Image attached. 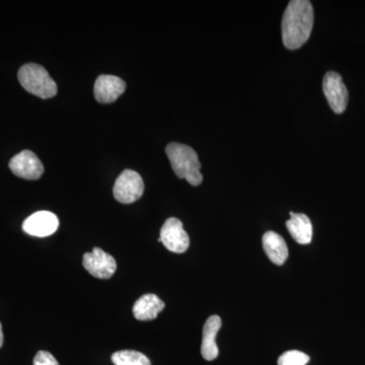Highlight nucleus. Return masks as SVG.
<instances>
[{
  "instance_id": "dca6fc26",
  "label": "nucleus",
  "mask_w": 365,
  "mask_h": 365,
  "mask_svg": "<svg viewBox=\"0 0 365 365\" xmlns=\"http://www.w3.org/2000/svg\"><path fill=\"white\" fill-rule=\"evenodd\" d=\"M309 361V356L306 353L290 350L281 355L278 359V365H307Z\"/></svg>"
},
{
  "instance_id": "9b49d317",
  "label": "nucleus",
  "mask_w": 365,
  "mask_h": 365,
  "mask_svg": "<svg viewBox=\"0 0 365 365\" xmlns=\"http://www.w3.org/2000/svg\"><path fill=\"white\" fill-rule=\"evenodd\" d=\"M222 328V319L218 316H211L206 321L203 327L202 344H201V354L203 359L212 361L217 359L218 347L216 344V336Z\"/></svg>"
},
{
  "instance_id": "20e7f679",
  "label": "nucleus",
  "mask_w": 365,
  "mask_h": 365,
  "mask_svg": "<svg viewBox=\"0 0 365 365\" xmlns=\"http://www.w3.org/2000/svg\"><path fill=\"white\" fill-rule=\"evenodd\" d=\"M144 192L143 178L135 170H125L115 182V199L120 203L130 204L141 198Z\"/></svg>"
},
{
  "instance_id": "0eeeda50",
  "label": "nucleus",
  "mask_w": 365,
  "mask_h": 365,
  "mask_svg": "<svg viewBox=\"0 0 365 365\" xmlns=\"http://www.w3.org/2000/svg\"><path fill=\"white\" fill-rule=\"evenodd\" d=\"M83 265L91 275L98 279H109L117 269L116 260L100 248H93L91 253L83 255Z\"/></svg>"
},
{
  "instance_id": "1a4fd4ad",
  "label": "nucleus",
  "mask_w": 365,
  "mask_h": 365,
  "mask_svg": "<svg viewBox=\"0 0 365 365\" xmlns=\"http://www.w3.org/2000/svg\"><path fill=\"white\" fill-rule=\"evenodd\" d=\"M59 227L58 217L50 211H39L29 216L23 225L26 234L44 237L56 232Z\"/></svg>"
},
{
  "instance_id": "f03ea898",
  "label": "nucleus",
  "mask_w": 365,
  "mask_h": 365,
  "mask_svg": "<svg viewBox=\"0 0 365 365\" xmlns=\"http://www.w3.org/2000/svg\"><path fill=\"white\" fill-rule=\"evenodd\" d=\"M165 153L178 178L186 180L192 186H199L202 182L201 163L193 148L185 144L173 143L167 146Z\"/></svg>"
},
{
  "instance_id": "f3484780",
  "label": "nucleus",
  "mask_w": 365,
  "mask_h": 365,
  "mask_svg": "<svg viewBox=\"0 0 365 365\" xmlns=\"http://www.w3.org/2000/svg\"><path fill=\"white\" fill-rule=\"evenodd\" d=\"M34 365H59V364L51 353L39 351L34 359Z\"/></svg>"
},
{
  "instance_id": "7ed1b4c3",
  "label": "nucleus",
  "mask_w": 365,
  "mask_h": 365,
  "mask_svg": "<svg viewBox=\"0 0 365 365\" xmlns=\"http://www.w3.org/2000/svg\"><path fill=\"white\" fill-rule=\"evenodd\" d=\"M19 81L29 93L41 98L56 96L57 85L44 67L36 63H28L21 67Z\"/></svg>"
},
{
  "instance_id": "f8f14e48",
  "label": "nucleus",
  "mask_w": 365,
  "mask_h": 365,
  "mask_svg": "<svg viewBox=\"0 0 365 365\" xmlns=\"http://www.w3.org/2000/svg\"><path fill=\"white\" fill-rule=\"evenodd\" d=\"M287 227L294 241L300 245H307L313 239V225L311 220L302 213L290 212V220Z\"/></svg>"
},
{
  "instance_id": "ddd939ff",
  "label": "nucleus",
  "mask_w": 365,
  "mask_h": 365,
  "mask_svg": "<svg viewBox=\"0 0 365 365\" xmlns=\"http://www.w3.org/2000/svg\"><path fill=\"white\" fill-rule=\"evenodd\" d=\"M263 249L268 258L276 265H283L288 257L287 242L280 235L267 232L263 235Z\"/></svg>"
},
{
  "instance_id": "9d476101",
  "label": "nucleus",
  "mask_w": 365,
  "mask_h": 365,
  "mask_svg": "<svg viewBox=\"0 0 365 365\" xmlns=\"http://www.w3.org/2000/svg\"><path fill=\"white\" fill-rule=\"evenodd\" d=\"M125 90H126V83L123 79L115 76L103 74L96 81L93 93L98 103L111 104L124 93Z\"/></svg>"
},
{
  "instance_id": "a211bd4d",
  "label": "nucleus",
  "mask_w": 365,
  "mask_h": 365,
  "mask_svg": "<svg viewBox=\"0 0 365 365\" xmlns=\"http://www.w3.org/2000/svg\"><path fill=\"white\" fill-rule=\"evenodd\" d=\"M4 344V332H2L1 324H0V348Z\"/></svg>"
},
{
  "instance_id": "4468645a",
  "label": "nucleus",
  "mask_w": 365,
  "mask_h": 365,
  "mask_svg": "<svg viewBox=\"0 0 365 365\" xmlns=\"http://www.w3.org/2000/svg\"><path fill=\"white\" fill-rule=\"evenodd\" d=\"M165 309V304L155 294H145L137 299L133 307V314L138 321H151Z\"/></svg>"
},
{
  "instance_id": "2eb2a0df",
  "label": "nucleus",
  "mask_w": 365,
  "mask_h": 365,
  "mask_svg": "<svg viewBox=\"0 0 365 365\" xmlns=\"http://www.w3.org/2000/svg\"><path fill=\"white\" fill-rule=\"evenodd\" d=\"M112 361L115 365H151L145 355L134 350L115 352L112 355Z\"/></svg>"
},
{
  "instance_id": "423d86ee",
  "label": "nucleus",
  "mask_w": 365,
  "mask_h": 365,
  "mask_svg": "<svg viewBox=\"0 0 365 365\" xmlns=\"http://www.w3.org/2000/svg\"><path fill=\"white\" fill-rule=\"evenodd\" d=\"M323 91L331 109L336 114H342L347 107L349 95L340 74L334 71L326 73L323 81Z\"/></svg>"
},
{
  "instance_id": "6e6552de",
  "label": "nucleus",
  "mask_w": 365,
  "mask_h": 365,
  "mask_svg": "<svg viewBox=\"0 0 365 365\" xmlns=\"http://www.w3.org/2000/svg\"><path fill=\"white\" fill-rule=\"evenodd\" d=\"M9 169L16 177L26 180H38L44 173L40 158L31 150H23L9 162Z\"/></svg>"
},
{
  "instance_id": "39448f33",
  "label": "nucleus",
  "mask_w": 365,
  "mask_h": 365,
  "mask_svg": "<svg viewBox=\"0 0 365 365\" xmlns=\"http://www.w3.org/2000/svg\"><path fill=\"white\" fill-rule=\"evenodd\" d=\"M158 242H163L169 251L177 254L185 253L190 245L189 235L182 227L181 220L176 217H170L163 223Z\"/></svg>"
},
{
  "instance_id": "f257e3e1",
  "label": "nucleus",
  "mask_w": 365,
  "mask_h": 365,
  "mask_svg": "<svg viewBox=\"0 0 365 365\" xmlns=\"http://www.w3.org/2000/svg\"><path fill=\"white\" fill-rule=\"evenodd\" d=\"M314 20V9L311 1L294 0L289 2L282 20L283 44L287 49H299L309 39Z\"/></svg>"
}]
</instances>
